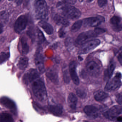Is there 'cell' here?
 Instances as JSON below:
<instances>
[{"label": "cell", "instance_id": "cell-39", "mask_svg": "<svg viewBox=\"0 0 122 122\" xmlns=\"http://www.w3.org/2000/svg\"><path fill=\"white\" fill-rule=\"evenodd\" d=\"M23 1V0H16V2L17 4L19 5Z\"/></svg>", "mask_w": 122, "mask_h": 122}, {"label": "cell", "instance_id": "cell-4", "mask_svg": "<svg viewBox=\"0 0 122 122\" xmlns=\"http://www.w3.org/2000/svg\"><path fill=\"white\" fill-rule=\"evenodd\" d=\"M122 75L120 72L116 73L114 77L109 80L105 85V89L107 92H112L118 89L122 85Z\"/></svg>", "mask_w": 122, "mask_h": 122}, {"label": "cell", "instance_id": "cell-1", "mask_svg": "<svg viewBox=\"0 0 122 122\" xmlns=\"http://www.w3.org/2000/svg\"><path fill=\"white\" fill-rule=\"evenodd\" d=\"M57 6L61 13L65 18L74 20L78 19L81 16V13L79 9L64 0L59 3Z\"/></svg>", "mask_w": 122, "mask_h": 122}, {"label": "cell", "instance_id": "cell-40", "mask_svg": "<svg viewBox=\"0 0 122 122\" xmlns=\"http://www.w3.org/2000/svg\"><path fill=\"white\" fill-rule=\"evenodd\" d=\"M117 122H122V117H119L117 118Z\"/></svg>", "mask_w": 122, "mask_h": 122}, {"label": "cell", "instance_id": "cell-14", "mask_svg": "<svg viewBox=\"0 0 122 122\" xmlns=\"http://www.w3.org/2000/svg\"><path fill=\"white\" fill-rule=\"evenodd\" d=\"M84 112L90 118L95 119L99 116L98 110L97 107L92 105L86 106L84 108Z\"/></svg>", "mask_w": 122, "mask_h": 122}, {"label": "cell", "instance_id": "cell-30", "mask_svg": "<svg viewBox=\"0 0 122 122\" xmlns=\"http://www.w3.org/2000/svg\"><path fill=\"white\" fill-rule=\"evenodd\" d=\"M76 94L77 96L81 99H84L86 97V92L84 90L81 89H77L76 90Z\"/></svg>", "mask_w": 122, "mask_h": 122}, {"label": "cell", "instance_id": "cell-37", "mask_svg": "<svg viewBox=\"0 0 122 122\" xmlns=\"http://www.w3.org/2000/svg\"><path fill=\"white\" fill-rule=\"evenodd\" d=\"M64 31L62 29H61V30L59 32V36H60V37H62L64 36Z\"/></svg>", "mask_w": 122, "mask_h": 122}, {"label": "cell", "instance_id": "cell-44", "mask_svg": "<svg viewBox=\"0 0 122 122\" xmlns=\"http://www.w3.org/2000/svg\"><path fill=\"white\" fill-rule=\"evenodd\" d=\"M1 0H0V1H1Z\"/></svg>", "mask_w": 122, "mask_h": 122}, {"label": "cell", "instance_id": "cell-20", "mask_svg": "<svg viewBox=\"0 0 122 122\" xmlns=\"http://www.w3.org/2000/svg\"><path fill=\"white\" fill-rule=\"evenodd\" d=\"M77 102V99L76 95L73 93H70L67 99V102L69 107L72 109H75Z\"/></svg>", "mask_w": 122, "mask_h": 122}, {"label": "cell", "instance_id": "cell-27", "mask_svg": "<svg viewBox=\"0 0 122 122\" xmlns=\"http://www.w3.org/2000/svg\"><path fill=\"white\" fill-rule=\"evenodd\" d=\"M82 25V20H79L76 21L72 26L71 28V31L76 32L78 31Z\"/></svg>", "mask_w": 122, "mask_h": 122}, {"label": "cell", "instance_id": "cell-3", "mask_svg": "<svg viewBox=\"0 0 122 122\" xmlns=\"http://www.w3.org/2000/svg\"><path fill=\"white\" fill-rule=\"evenodd\" d=\"M35 13L37 19L44 20L47 15V4L45 0H36L35 4Z\"/></svg>", "mask_w": 122, "mask_h": 122}, {"label": "cell", "instance_id": "cell-15", "mask_svg": "<svg viewBox=\"0 0 122 122\" xmlns=\"http://www.w3.org/2000/svg\"><path fill=\"white\" fill-rule=\"evenodd\" d=\"M35 62L38 71L41 73H43L45 70L43 58L40 53H37L35 58Z\"/></svg>", "mask_w": 122, "mask_h": 122}, {"label": "cell", "instance_id": "cell-42", "mask_svg": "<svg viewBox=\"0 0 122 122\" xmlns=\"http://www.w3.org/2000/svg\"><path fill=\"white\" fill-rule=\"evenodd\" d=\"M79 1H80V2H82V1H83L84 0H79Z\"/></svg>", "mask_w": 122, "mask_h": 122}, {"label": "cell", "instance_id": "cell-5", "mask_svg": "<svg viewBox=\"0 0 122 122\" xmlns=\"http://www.w3.org/2000/svg\"><path fill=\"white\" fill-rule=\"evenodd\" d=\"M100 44V41L98 39L87 41L82 45L79 51V53L80 54L88 53L97 48Z\"/></svg>", "mask_w": 122, "mask_h": 122}, {"label": "cell", "instance_id": "cell-7", "mask_svg": "<svg viewBox=\"0 0 122 122\" xmlns=\"http://www.w3.org/2000/svg\"><path fill=\"white\" fill-rule=\"evenodd\" d=\"M122 112V107L120 106L115 105L104 112L103 115L107 119L113 120L119 115Z\"/></svg>", "mask_w": 122, "mask_h": 122}, {"label": "cell", "instance_id": "cell-34", "mask_svg": "<svg viewBox=\"0 0 122 122\" xmlns=\"http://www.w3.org/2000/svg\"><path fill=\"white\" fill-rule=\"evenodd\" d=\"M107 0H97L98 5L100 7L104 6L107 4Z\"/></svg>", "mask_w": 122, "mask_h": 122}, {"label": "cell", "instance_id": "cell-21", "mask_svg": "<svg viewBox=\"0 0 122 122\" xmlns=\"http://www.w3.org/2000/svg\"><path fill=\"white\" fill-rule=\"evenodd\" d=\"M108 97L107 93L102 90L97 91L94 94L95 99L97 102H101L104 101Z\"/></svg>", "mask_w": 122, "mask_h": 122}, {"label": "cell", "instance_id": "cell-2", "mask_svg": "<svg viewBox=\"0 0 122 122\" xmlns=\"http://www.w3.org/2000/svg\"><path fill=\"white\" fill-rule=\"evenodd\" d=\"M31 82L32 90L35 97L41 102L45 101L47 98V91L43 82L39 77Z\"/></svg>", "mask_w": 122, "mask_h": 122}, {"label": "cell", "instance_id": "cell-28", "mask_svg": "<svg viewBox=\"0 0 122 122\" xmlns=\"http://www.w3.org/2000/svg\"><path fill=\"white\" fill-rule=\"evenodd\" d=\"M63 77L64 81L66 84H68L70 82V76L69 71L67 68H64L63 70Z\"/></svg>", "mask_w": 122, "mask_h": 122}, {"label": "cell", "instance_id": "cell-41", "mask_svg": "<svg viewBox=\"0 0 122 122\" xmlns=\"http://www.w3.org/2000/svg\"><path fill=\"white\" fill-rule=\"evenodd\" d=\"M93 0H87V2H91V1H92Z\"/></svg>", "mask_w": 122, "mask_h": 122}, {"label": "cell", "instance_id": "cell-32", "mask_svg": "<svg viewBox=\"0 0 122 122\" xmlns=\"http://www.w3.org/2000/svg\"><path fill=\"white\" fill-rule=\"evenodd\" d=\"M116 99L117 102L122 106V92L119 93L117 95Z\"/></svg>", "mask_w": 122, "mask_h": 122}, {"label": "cell", "instance_id": "cell-38", "mask_svg": "<svg viewBox=\"0 0 122 122\" xmlns=\"http://www.w3.org/2000/svg\"><path fill=\"white\" fill-rule=\"evenodd\" d=\"M3 26L2 24L0 23V34L1 33L3 32Z\"/></svg>", "mask_w": 122, "mask_h": 122}, {"label": "cell", "instance_id": "cell-8", "mask_svg": "<svg viewBox=\"0 0 122 122\" xmlns=\"http://www.w3.org/2000/svg\"><path fill=\"white\" fill-rule=\"evenodd\" d=\"M97 35L94 31H89L80 34L76 39L75 42L77 44L82 45L87 40L92 38L97 37Z\"/></svg>", "mask_w": 122, "mask_h": 122}, {"label": "cell", "instance_id": "cell-10", "mask_svg": "<svg viewBox=\"0 0 122 122\" xmlns=\"http://www.w3.org/2000/svg\"><path fill=\"white\" fill-rule=\"evenodd\" d=\"M76 62L75 61H71L70 63L69 69L70 78L74 84L77 85L79 84V79L76 71Z\"/></svg>", "mask_w": 122, "mask_h": 122}, {"label": "cell", "instance_id": "cell-9", "mask_svg": "<svg viewBox=\"0 0 122 122\" xmlns=\"http://www.w3.org/2000/svg\"><path fill=\"white\" fill-rule=\"evenodd\" d=\"M28 19L24 15L20 16L16 20L14 24V30L16 33H19L24 30L26 27Z\"/></svg>", "mask_w": 122, "mask_h": 122}, {"label": "cell", "instance_id": "cell-6", "mask_svg": "<svg viewBox=\"0 0 122 122\" xmlns=\"http://www.w3.org/2000/svg\"><path fill=\"white\" fill-rule=\"evenodd\" d=\"M105 18L102 16L86 18L82 20V25L85 27H96L104 22Z\"/></svg>", "mask_w": 122, "mask_h": 122}, {"label": "cell", "instance_id": "cell-16", "mask_svg": "<svg viewBox=\"0 0 122 122\" xmlns=\"http://www.w3.org/2000/svg\"><path fill=\"white\" fill-rule=\"evenodd\" d=\"M0 103L4 107L13 112H15L16 110V107L15 103L8 97H3L1 98Z\"/></svg>", "mask_w": 122, "mask_h": 122}, {"label": "cell", "instance_id": "cell-12", "mask_svg": "<svg viewBox=\"0 0 122 122\" xmlns=\"http://www.w3.org/2000/svg\"><path fill=\"white\" fill-rule=\"evenodd\" d=\"M86 69L89 74L92 76H97L100 72L99 66L94 61H91L87 64Z\"/></svg>", "mask_w": 122, "mask_h": 122}, {"label": "cell", "instance_id": "cell-46", "mask_svg": "<svg viewBox=\"0 0 122 122\" xmlns=\"http://www.w3.org/2000/svg\"></svg>", "mask_w": 122, "mask_h": 122}, {"label": "cell", "instance_id": "cell-11", "mask_svg": "<svg viewBox=\"0 0 122 122\" xmlns=\"http://www.w3.org/2000/svg\"><path fill=\"white\" fill-rule=\"evenodd\" d=\"M39 77L38 70L34 69H30L23 77V81L25 84H28Z\"/></svg>", "mask_w": 122, "mask_h": 122}, {"label": "cell", "instance_id": "cell-35", "mask_svg": "<svg viewBox=\"0 0 122 122\" xmlns=\"http://www.w3.org/2000/svg\"><path fill=\"white\" fill-rule=\"evenodd\" d=\"M64 1L69 4H74L76 2V0H64Z\"/></svg>", "mask_w": 122, "mask_h": 122}, {"label": "cell", "instance_id": "cell-45", "mask_svg": "<svg viewBox=\"0 0 122 122\" xmlns=\"http://www.w3.org/2000/svg\"></svg>", "mask_w": 122, "mask_h": 122}, {"label": "cell", "instance_id": "cell-17", "mask_svg": "<svg viewBox=\"0 0 122 122\" xmlns=\"http://www.w3.org/2000/svg\"><path fill=\"white\" fill-rule=\"evenodd\" d=\"M46 76L49 80L54 84H58V75L57 71L55 69H50L47 72Z\"/></svg>", "mask_w": 122, "mask_h": 122}, {"label": "cell", "instance_id": "cell-23", "mask_svg": "<svg viewBox=\"0 0 122 122\" xmlns=\"http://www.w3.org/2000/svg\"><path fill=\"white\" fill-rule=\"evenodd\" d=\"M49 110L52 114L56 116H60L62 114V108L58 105L50 106Z\"/></svg>", "mask_w": 122, "mask_h": 122}, {"label": "cell", "instance_id": "cell-19", "mask_svg": "<svg viewBox=\"0 0 122 122\" xmlns=\"http://www.w3.org/2000/svg\"><path fill=\"white\" fill-rule=\"evenodd\" d=\"M38 25L41 27L49 35L52 34L53 32V29L52 26L43 20L40 21L38 23Z\"/></svg>", "mask_w": 122, "mask_h": 122}, {"label": "cell", "instance_id": "cell-29", "mask_svg": "<svg viewBox=\"0 0 122 122\" xmlns=\"http://www.w3.org/2000/svg\"><path fill=\"white\" fill-rule=\"evenodd\" d=\"M36 35L38 43H43L45 40V37L42 31L38 28H37L36 29Z\"/></svg>", "mask_w": 122, "mask_h": 122}, {"label": "cell", "instance_id": "cell-43", "mask_svg": "<svg viewBox=\"0 0 122 122\" xmlns=\"http://www.w3.org/2000/svg\"></svg>", "mask_w": 122, "mask_h": 122}, {"label": "cell", "instance_id": "cell-31", "mask_svg": "<svg viewBox=\"0 0 122 122\" xmlns=\"http://www.w3.org/2000/svg\"><path fill=\"white\" fill-rule=\"evenodd\" d=\"M10 56L9 53H5L2 52L0 54V64L3 63L7 61Z\"/></svg>", "mask_w": 122, "mask_h": 122}, {"label": "cell", "instance_id": "cell-13", "mask_svg": "<svg viewBox=\"0 0 122 122\" xmlns=\"http://www.w3.org/2000/svg\"><path fill=\"white\" fill-rule=\"evenodd\" d=\"M120 17L117 16H114L110 19L111 27L114 31L119 32L122 30V24Z\"/></svg>", "mask_w": 122, "mask_h": 122}, {"label": "cell", "instance_id": "cell-36", "mask_svg": "<svg viewBox=\"0 0 122 122\" xmlns=\"http://www.w3.org/2000/svg\"><path fill=\"white\" fill-rule=\"evenodd\" d=\"M117 59L122 66V53H120L117 56Z\"/></svg>", "mask_w": 122, "mask_h": 122}, {"label": "cell", "instance_id": "cell-33", "mask_svg": "<svg viewBox=\"0 0 122 122\" xmlns=\"http://www.w3.org/2000/svg\"><path fill=\"white\" fill-rule=\"evenodd\" d=\"M94 31L98 35L105 33V30L101 28H96L95 29Z\"/></svg>", "mask_w": 122, "mask_h": 122}, {"label": "cell", "instance_id": "cell-26", "mask_svg": "<svg viewBox=\"0 0 122 122\" xmlns=\"http://www.w3.org/2000/svg\"><path fill=\"white\" fill-rule=\"evenodd\" d=\"M116 64L114 61H110L108 65L107 70V74L108 77L110 78L112 76L113 72L115 69Z\"/></svg>", "mask_w": 122, "mask_h": 122}, {"label": "cell", "instance_id": "cell-24", "mask_svg": "<svg viewBox=\"0 0 122 122\" xmlns=\"http://www.w3.org/2000/svg\"><path fill=\"white\" fill-rule=\"evenodd\" d=\"M21 51L23 55H26L29 51V46L28 45L26 39L23 37L21 39Z\"/></svg>", "mask_w": 122, "mask_h": 122}, {"label": "cell", "instance_id": "cell-22", "mask_svg": "<svg viewBox=\"0 0 122 122\" xmlns=\"http://www.w3.org/2000/svg\"><path fill=\"white\" fill-rule=\"evenodd\" d=\"M28 59L25 56H22L19 59L17 66L20 70H24L28 65Z\"/></svg>", "mask_w": 122, "mask_h": 122}, {"label": "cell", "instance_id": "cell-25", "mask_svg": "<svg viewBox=\"0 0 122 122\" xmlns=\"http://www.w3.org/2000/svg\"><path fill=\"white\" fill-rule=\"evenodd\" d=\"M0 121V122H13L14 120L9 113L4 112L1 114Z\"/></svg>", "mask_w": 122, "mask_h": 122}, {"label": "cell", "instance_id": "cell-18", "mask_svg": "<svg viewBox=\"0 0 122 122\" xmlns=\"http://www.w3.org/2000/svg\"><path fill=\"white\" fill-rule=\"evenodd\" d=\"M53 20L56 24L64 26H67L69 24V21L66 18L59 14H56L53 17Z\"/></svg>", "mask_w": 122, "mask_h": 122}]
</instances>
